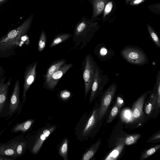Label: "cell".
I'll use <instances>...</instances> for the list:
<instances>
[{
    "instance_id": "cell-34",
    "label": "cell",
    "mask_w": 160,
    "mask_h": 160,
    "mask_svg": "<svg viewBox=\"0 0 160 160\" xmlns=\"http://www.w3.org/2000/svg\"><path fill=\"white\" fill-rule=\"evenodd\" d=\"M16 158L0 155V160H15Z\"/></svg>"
},
{
    "instance_id": "cell-29",
    "label": "cell",
    "mask_w": 160,
    "mask_h": 160,
    "mask_svg": "<svg viewBox=\"0 0 160 160\" xmlns=\"http://www.w3.org/2000/svg\"><path fill=\"white\" fill-rule=\"evenodd\" d=\"M47 41V35L44 30L41 32L39 40L38 50L39 52H42L46 46Z\"/></svg>"
},
{
    "instance_id": "cell-22",
    "label": "cell",
    "mask_w": 160,
    "mask_h": 160,
    "mask_svg": "<svg viewBox=\"0 0 160 160\" xmlns=\"http://www.w3.org/2000/svg\"><path fill=\"white\" fill-rule=\"evenodd\" d=\"M93 8V16L95 17L102 11L105 6L103 0H92Z\"/></svg>"
},
{
    "instance_id": "cell-10",
    "label": "cell",
    "mask_w": 160,
    "mask_h": 160,
    "mask_svg": "<svg viewBox=\"0 0 160 160\" xmlns=\"http://www.w3.org/2000/svg\"><path fill=\"white\" fill-rule=\"evenodd\" d=\"M2 79L0 82V118L7 117L8 112V92L12 77L4 82Z\"/></svg>"
},
{
    "instance_id": "cell-39",
    "label": "cell",
    "mask_w": 160,
    "mask_h": 160,
    "mask_svg": "<svg viewBox=\"0 0 160 160\" xmlns=\"http://www.w3.org/2000/svg\"><path fill=\"white\" fill-rule=\"evenodd\" d=\"M131 0H126V2H129V1H131Z\"/></svg>"
},
{
    "instance_id": "cell-17",
    "label": "cell",
    "mask_w": 160,
    "mask_h": 160,
    "mask_svg": "<svg viewBox=\"0 0 160 160\" xmlns=\"http://www.w3.org/2000/svg\"><path fill=\"white\" fill-rule=\"evenodd\" d=\"M66 61V59H60L52 63L48 68L45 76V86L48 83L52 74L56 72Z\"/></svg>"
},
{
    "instance_id": "cell-38",
    "label": "cell",
    "mask_w": 160,
    "mask_h": 160,
    "mask_svg": "<svg viewBox=\"0 0 160 160\" xmlns=\"http://www.w3.org/2000/svg\"><path fill=\"white\" fill-rule=\"evenodd\" d=\"M3 131H4V130H3V131H2V132L0 133V137L2 133V132H3Z\"/></svg>"
},
{
    "instance_id": "cell-9",
    "label": "cell",
    "mask_w": 160,
    "mask_h": 160,
    "mask_svg": "<svg viewBox=\"0 0 160 160\" xmlns=\"http://www.w3.org/2000/svg\"><path fill=\"white\" fill-rule=\"evenodd\" d=\"M38 63V62H36L28 65L26 67L24 74L22 100L21 104L22 108L26 100L27 92L35 79Z\"/></svg>"
},
{
    "instance_id": "cell-24",
    "label": "cell",
    "mask_w": 160,
    "mask_h": 160,
    "mask_svg": "<svg viewBox=\"0 0 160 160\" xmlns=\"http://www.w3.org/2000/svg\"><path fill=\"white\" fill-rule=\"evenodd\" d=\"M120 100H119L118 98V100H117V102L113 106L110 112L107 123L111 122L118 114L122 102H120Z\"/></svg>"
},
{
    "instance_id": "cell-31",
    "label": "cell",
    "mask_w": 160,
    "mask_h": 160,
    "mask_svg": "<svg viewBox=\"0 0 160 160\" xmlns=\"http://www.w3.org/2000/svg\"><path fill=\"white\" fill-rule=\"evenodd\" d=\"M59 96L62 100L65 101L71 98V93L68 90H64L60 92Z\"/></svg>"
},
{
    "instance_id": "cell-11",
    "label": "cell",
    "mask_w": 160,
    "mask_h": 160,
    "mask_svg": "<svg viewBox=\"0 0 160 160\" xmlns=\"http://www.w3.org/2000/svg\"><path fill=\"white\" fill-rule=\"evenodd\" d=\"M23 135H19L5 143L0 144V155L18 158L16 152V148L20 142L24 138Z\"/></svg>"
},
{
    "instance_id": "cell-15",
    "label": "cell",
    "mask_w": 160,
    "mask_h": 160,
    "mask_svg": "<svg viewBox=\"0 0 160 160\" xmlns=\"http://www.w3.org/2000/svg\"><path fill=\"white\" fill-rule=\"evenodd\" d=\"M94 52L98 58L101 61L110 59L114 56V52L103 43H99L96 46Z\"/></svg>"
},
{
    "instance_id": "cell-1",
    "label": "cell",
    "mask_w": 160,
    "mask_h": 160,
    "mask_svg": "<svg viewBox=\"0 0 160 160\" xmlns=\"http://www.w3.org/2000/svg\"><path fill=\"white\" fill-rule=\"evenodd\" d=\"M33 17L31 15L21 25L0 38V58H7L12 55L22 37L30 29Z\"/></svg>"
},
{
    "instance_id": "cell-13",
    "label": "cell",
    "mask_w": 160,
    "mask_h": 160,
    "mask_svg": "<svg viewBox=\"0 0 160 160\" xmlns=\"http://www.w3.org/2000/svg\"><path fill=\"white\" fill-rule=\"evenodd\" d=\"M72 63L62 65L51 77L48 83L45 85L48 89L53 90L61 78L72 66Z\"/></svg>"
},
{
    "instance_id": "cell-36",
    "label": "cell",
    "mask_w": 160,
    "mask_h": 160,
    "mask_svg": "<svg viewBox=\"0 0 160 160\" xmlns=\"http://www.w3.org/2000/svg\"><path fill=\"white\" fill-rule=\"evenodd\" d=\"M4 70L0 66V77L2 76L4 74Z\"/></svg>"
},
{
    "instance_id": "cell-26",
    "label": "cell",
    "mask_w": 160,
    "mask_h": 160,
    "mask_svg": "<svg viewBox=\"0 0 160 160\" xmlns=\"http://www.w3.org/2000/svg\"><path fill=\"white\" fill-rule=\"evenodd\" d=\"M27 148L26 140L25 138H24L16 148V152L18 158L21 157L23 155Z\"/></svg>"
},
{
    "instance_id": "cell-21",
    "label": "cell",
    "mask_w": 160,
    "mask_h": 160,
    "mask_svg": "<svg viewBox=\"0 0 160 160\" xmlns=\"http://www.w3.org/2000/svg\"><path fill=\"white\" fill-rule=\"evenodd\" d=\"M72 36L69 33H61L57 34L54 38L49 46L52 48L68 39Z\"/></svg>"
},
{
    "instance_id": "cell-33",
    "label": "cell",
    "mask_w": 160,
    "mask_h": 160,
    "mask_svg": "<svg viewBox=\"0 0 160 160\" xmlns=\"http://www.w3.org/2000/svg\"><path fill=\"white\" fill-rule=\"evenodd\" d=\"M113 6L112 3V2H109L107 3L104 8L103 17L106 16L111 11Z\"/></svg>"
},
{
    "instance_id": "cell-6",
    "label": "cell",
    "mask_w": 160,
    "mask_h": 160,
    "mask_svg": "<svg viewBox=\"0 0 160 160\" xmlns=\"http://www.w3.org/2000/svg\"><path fill=\"white\" fill-rule=\"evenodd\" d=\"M109 81V78L108 75L102 74V70L97 64L91 88L89 104L92 103L94 99L101 93Z\"/></svg>"
},
{
    "instance_id": "cell-5",
    "label": "cell",
    "mask_w": 160,
    "mask_h": 160,
    "mask_svg": "<svg viewBox=\"0 0 160 160\" xmlns=\"http://www.w3.org/2000/svg\"><path fill=\"white\" fill-rule=\"evenodd\" d=\"M83 61V78L85 84V97L86 98L91 90L97 63L90 54L85 56Z\"/></svg>"
},
{
    "instance_id": "cell-32",
    "label": "cell",
    "mask_w": 160,
    "mask_h": 160,
    "mask_svg": "<svg viewBox=\"0 0 160 160\" xmlns=\"http://www.w3.org/2000/svg\"><path fill=\"white\" fill-rule=\"evenodd\" d=\"M160 132L159 131L158 132H156L148 140V142H156L160 141Z\"/></svg>"
},
{
    "instance_id": "cell-7",
    "label": "cell",
    "mask_w": 160,
    "mask_h": 160,
    "mask_svg": "<svg viewBox=\"0 0 160 160\" xmlns=\"http://www.w3.org/2000/svg\"><path fill=\"white\" fill-rule=\"evenodd\" d=\"M20 92V84L19 79H18L15 83L12 92L9 100L8 112L6 120L9 119L16 112L18 116L21 111Z\"/></svg>"
},
{
    "instance_id": "cell-3",
    "label": "cell",
    "mask_w": 160,
    "mask_h": 160,
    "mask_svg": "<svg viewBox=\"0 0 160 160\" xmlns=\"http://www.w3.org/2000/svg\"><path fill=\"white\" fill-rule=\"evenodd\" d=\"M56 125H47L36 132V134L30 133L25 137L27 148L33 154L40 151L43 144L56 128Z\"/></svg>"
},
{
    "instance_id": "cell-2",
    "label": "cell",
    "mask_w": 160,
    "mask_h": 160,
    "mask_svg": "<svg viewBox=\"0 0 160 160\" xmlns=\"http://www.w3.org/2000/svg\"><path fill=\"white\" fill-rule=\"evenodd\" d=\"M95 30L93 25L85 17H82L76 25L73 35L74 47L80 44L79 49L87 45L92 38Z\"/></svg>"
},
{
    "instance_id": "cell-35",
    "label": "cell",
    "mask_w": 160,
    "mask_h": 160,
    "mask_svg": "<svg viewBox=\"0 0 160 160\" xmlns=\"http://www.w3.org/2000/svg\"><path fill=\"white\" fill-rule=\"evenodd\" d=\"M145 0H133L131 3V5H138L143 2Z\"/></svg>"
},
{
    "instance_id": "cell-20",
    "label": "cell",
    "mask_w": 160,
    "mask_h": 160,
    "mask_svg": "<svg viewBox=\"0 0 160 160\" xmlns=\"http://www.w3.org/2000/svg\"><path fill=\"white\" fill-rule=\"evenodd\" d=\"M121 140L118 145L106 157L105 160H115L118 159L121 154L125 146Z\"/></svg>"
},
{
    "instance_id": "cell-8",
    "label": "cell",
    "mask_w": 160,
    "mask_h": 160,
    "mask_svg": "<svg viewBox=\"0 0 160 160\" xmlns=\"http://www.w3.org/2000/svg\"><path fill=\"white\" fill-rule=\"evenodd\" d=\"M117 85L115 82L112 83L103 92L99 108L98 121L101 120L106 113L112 100L117 90Z\"/></svg>"
},
{
    "instance_id": "cell-30",
    "label": "cell",
    "mask_w": 160,
    "mask_h": 160,
    "mask_svg": "<svg viewBox=\"0 0 160 160\" xmlns=\"http://www.w3.org/2000/svg\"><path fill=\"white\" fill-rule=\"evenodd\" d=\"M141 136V135L139 134L130 135L126 137L122 141L125 145H131L136 143Z\"/></svg>"
},
{
    "instance_id": "cell-27",
    "label": "cell",
    "mask_w": 160,
    "mask_h": 160,
    "mask_svg": "<svg viewBox=\"0 0 160 160\" xmlns=\"http://www.w3.org/2000/svg\"><path fill=\"white\" fill-rule=\"evenodd\" d=\"M160 148V145L158 144L149 148L144 151L141 155L140 160H143L156 152Z\"/></svg>"
},
{
    "instance_id": "cell-28",
    "label": "cell",
    "mask_w": 160,
    "mask_h": 160,
    "mask_svg": "<svg viewBox=\"0 0 160 160\" xmlns=\"http://www.w3.org/2000/svg\"><path fill=\"white\" fill-rule=\"evenodd\" d=\"M147 27L150 37L152 41L157 47L160 48V40L158 35L149 25L147 24Z\"/></svg>"
},
{
    "instance_id": "cell-12",
    "label": "cell",
    "mask_w": 160,
    "mask_h": 160,
    "mask_svg": "<svg viewBox=\"0 0 160 160\" xmlns=\"http://www.w3.org/2000/svg\"><path fill=\"white\" fill-rule=\"evenodd\" d=\"M149 90L144 92L137 100L132 108V119L134 121H138L143 118V108L145 101L151 92Z\"/></svg>"
},
{
    "instance_id": "cell-23",
    "label": "cell",
    "mask_w": 160,
    "mask_h": 160,
    "mask_svg": "<svg viewBox=\"0 0 160 160\" xmlns=\"http://www.w3.org/2000/svg\"><path fill=\"white\" fill-rule=\"evenodd\" d=\"M154 89L156 98V109L158 111L160 107V71H159L156 77V82L155 84Z\"/></svg>"
},
{
    "instance_id": "cell-25",
    "label": "cell",
    "mask_w": 160,
    "mask_h": 160,
    "mask_svg": "<svg viewBox=\"0 0 160 160\" xmlns=\"http://www.w3.org/2000/svg\"><path fill=\"white\" fill-rule=\"evenodd\" d=\"M68 142L67 138H65L63 141L58 150V153L64 160H68Z\"/></svg>"
},
{
    "instance_id": "cell-4",
    "label": "cell",
    "mask_w": 160,
    "mask_h": 160,
    "mask_svg": "<svg viewBox=\"0 0 160 160\" xmlns=\"http://www.w3.org/2000/svg\"><path fill=\"white\" fill-rule=\"evenodd\" d=\"M120 53L125 60L131 64L142 66L149 62L148 57L143 51L136 46H126L121 50Z\"/></svg>"
},
{
    "instance_id": "cell-18",
    "label": "cell",
    "mask_w": 160,
    "mask_h": 160,
    "mask_svg": "<svg viewBox=\"0 0 160 160\" xmlns=\"http://www.w3.org/2000/svg\"><path fill=\"white\" fill-rule=\"evenodd\" d=\"M150 93L148 101L146 103L144 108L145 112L148 115L150 114L153 110L156 109V98L154 89L152 92L151 91Z\"/></svg>"
},
{
    "instance_id": "cell-19",
    "label": "cell",
    "mask_w": 160,
    "mask_h": 160,
    "mask_svg": "<svg viewBox=\"0 0 160 160\" xmlns=\"http://www.w3.org/2000/svg\"><path fill=\"white\" fill-rule=\"evenodd\" d=\"M101 138H100L95 143L93 144L83 155L82 160H89L94 155L101 144Z\"/></svg>"
},
{
    "instance_id": "cell-14",
    "label": "cell",
    "mask_w": 160,
    "mask_h": 160,
    "mask_svg": "<svg viewBox=\"0 0 160 160\" xmlns=\"http://www.w3.org/2000/svg\"><path fill=\"white\" fill-rule=\"evenodd\" d=\"M99 108H97L92 112L91 115L84 126L81 132L82 138L88 136L95 128L98 121Z\"/></svg>"
},
{
    "instance_id": "cell-37",
    "label": "cell",
    "mask_w": 160,
    "mask_h": 160,
    "mask_svg": "<svg viewBox=\"0 0 160 160\" xmlns=\"http://www.w3.org/2000/svg\"><path fill=\"white\" fill-rule=\"evenodd\" d=\"M7 0H0V5L5 3Z\"/></svg>"
},
{
    "instance_id": "cell-16",
    "label": "cell",
    "mask_w": 160,
    "mask_h": 160,
    "mask_svg": "<svg viewBox=\"0 0 160 160\" xmlns=\"http://www.w3.org/2000/svg\"><path fill=\"white\" fill-rule=\"evenodd\" d=\"M35 120L30 119L21 122L17 123L12 127L11 132L17 133L20 132L24 135L31 129Z\"/></svg>"
}]
</instances>
